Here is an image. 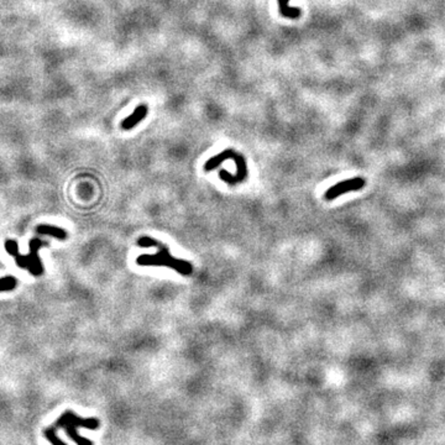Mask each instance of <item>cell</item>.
<instances>
[{
  "instance_id": "obj_13",
  "label": "cell",
  "mask_w": 445,
  "mask_h": 445,
  "mask_svg": "<svg viewBox=\"0 0 445 445\" xmlns=\"http://www.w3.org/2000/svg\"><path fill=\"white\" fill-rule=\"evenodd\" d=\"M44 438H46V439L48 440L52 445H67L66 443L62 442V440L57 437L56 428H48V429L44 430Z\"/></svg>"
},
{
  "instance_id": "obj_8",
  "label": "cell",
  "mask_w": 445,
  "mask_h": 445,
  "mask_svg": "<svg viewBox=\"0 0 445 445\" xmlns=\"http://www.w3.org/2000/svg\"><path fill=\"white\" fill-rule=\"evenodd\" d=\"M235 153H236V152H235L234 150H230V148H227V150L222 151V153H219V155H217V156H214V157H212L209 161H208L207 163H205L204 170L207 171V172H208V171L214 170V168H217L218 166H219L220 163L224 162V161L232 160V158H234V156H235Z\"/></svg>"
},
{
  "instance_id": "obj_3",
  "label": "cell",
  "mask_w": 445,
  "mask_h": 445,
  "mask_svg": "<svg viewBox=\"0 0 445 445\" xmlns=\"http://www.w3.org/2000/svg\"><path fill=\"white\" fill-rule=\"evenodd\" d=\"M68 423H72L77 428H87V429L91 430H95L99 428V420L96 418H87V419H84V418L78 417L72 410H67V412H64L59 417V419L56 422V428H63Z\"/></svg>"
},
{
  "instance_id": "obj_9",
  "label": "cell",
  "mask_w": 445,
  "mask_h": 445,
  "mask_svg": "<svg viewBox=\"0 0 445 445\" xmlns=\"http://www.w3.org/2000/svg\"><path fill=\"white\" fill-rule=\"evenodd\" d=\"M278 1V9L282 16L288 19H298L302 14L301 7L289 6V0H277Z\"/></svg>"
},
{
  "instance_id": "obj_7",
  "label": "cell",
  "mask_w": 445,
  "mask_h": 445,
  "mask_svg": "<svg viewBox=\"0 0 445 445\" xmlns=\"http://www.w3.org/2000/svg\"><path fill=\"white\" fill-rule=\"evenodd\" d=\"M5 250L9 255L14 256L15 262L20 268H29L30 266V257L29 255L19 254V246L15 240H6L5 241Z\"/></svg>"
},
{
  "instance_id": "obj_1",
  "label": "cell",
  "mask_w": 445,
  "mask_h": 445,
  "mask_svg": "<svg viewBox=\"0 0 445 445\" xmlns=\"http://www.w3.org/2000/svg\"><path fill=\"white\" fill-rule=\"evenodd\" d=\"M136 262L138 265H142V266H167L179 272L180 274H184V276H188L193 271V267L189 262L184 261V260H177L171 256L170 250L161 242L160 250H158L157 254L141 255V256L137 257Z\"/></svg>"
},
{
  "instance_id": "obj_5",
  "label": "cell",
  "mask_w": 445,
  "mask_h": 445,
  "mask_svg": "<svg viewBox=\"0 0 445 445\" xmlns=\"http://www.w3.org/2000/svg\"><path fill=\"white\" fill-rule=\"evenodd\" d=\"M41 246L42 241L40 239H32L31 241H30V254H29L30 266L27 269H29L34 276H40V274H42V272H44L42 262L41 260H40L39 255H37V252L41 249Z\"/></svg>"
},
{
  "instance_id": "obj_4",
  "label": "cell",
  "mask_w": 445,
  "mask_h": 445,
  "mask_svg": "<svg viewBox=\"0 0 445 445\" xmlns=\"http://www.w3.org/2000/svg\"><path fill=\"white\" fill-rule=\"evenodd\" d=\"M232 160L236 163V175L232 176L230 173H227L226 171H220V178H222L224 182L230 183V184H235V183L242 182L245 178L247 177V166L245 162V158L242 157V155L240 153H235L234 158Z\"/></svg>"
},
{
  "instance_id": "obj_11",
  "label": "cell",
  "mask_w": 445,
  "mask_h": 445,
  "mask_svg": "<svg viewBox=\"0 0 445 445\" xmlns=\"http://www.w3.org/2000/svg\"><path fill=\"white\" fill-rule=\"evenodd\" d=\"M64 430H66V434L76 443L77 445H93V443L90 442L89 439H86V438L81 437L77 432V427L72 423H68V424L64 425Z\"/></svg>"
},
{
  "instance_id": "obj_2",
  "label": "cell",
  "mask_w": 445,
  "mask_h": 445,
  "mask_svg": "<svg viewBox=\"0 0 445 445\" xmlns=\"http://www.w3.org/2000/svg\"><path fill=\"white\" fill-rule=\"evenodd\" d=\"M365 184L366 180L363 177H353L350 178V179L341 180V182L331 185V187L325 192L324 198H325L326 200H333L335 199V198H338L339 195L345 194V193L360 190L361 188H363Z\"/></svg>"
},
{
  "instance_id": "obj_14",
  "label": "cell",
  "mask_w": 445,
  "mask_h": 445,
  "mask_svg": "<svg viewBox=\"0 0 445 445\" xmlns=\"http://www.w3.org/2000/svg\"><path fill=\"white\" fill-rule=\"evenodd\" d=\"M158 241L156 240L151 239L148 236H142L137 240V245H140L141 247H153V246H157Z\"/></svg>"
},
{
  "instance_id": "obj_12",
  "label": "cell",
  "mask_w": 445,
  "mask_h": 445,
  "mask_svg": "<svg viewBox=\"0 0 445 445\" xmlns=\"http://www.w3.org/2000/svg\"><path fill=\"white\" fill-rule=\"evenodd\" d=\"M17 281L14 276H5L0 278V292L11 291L16 287Z\"/></svg>"
},
{
  "instance_id": "obj_6",
  "label": "cell",
  "mask_w": 445,
  "mask_h": 445,
  "mask_svg": "<svg viewBox=\"0 0 445 445\" xmlns=\"http://www.w3.org/2000/svg\"><path fill=\"white\" fill-rule=\"evenodd\" d=\"M147 113H148V109L145 104H141V105L136 106L135 110H134V113L121 121V128H123L124 130H131L134 126H136L138 123H141V121L145 119V116L147 115Z\"/></svg>"
},
{
  "instance_id": "obj_10",
  "label": "cell",
  "mask_w": 445,
  "mask_h": 445,
  "mask_svg": "<svg viewBox=\"0 0 445 445\" xmlns=\"http://www.w3.org/2000/svg\"><path fill=\"white\" fill-rule=\"evenodd\" d=\"M36 231L42 235H52V236H54L56 239L59 240H64L67 236V232L64 231L62 227L53 226V225H46V224L39 225V226L36 227Z\"/></svg>"
}]
</instances>
